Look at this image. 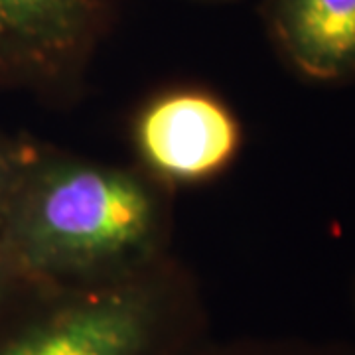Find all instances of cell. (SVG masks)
I'll return each mask as SVG.
<instances>
[{
  "instance_id": "cell-5",
  "label": "cell",
  "mask_w": 355,
  "mask_h": 355,
  "mask_svg": "<svg viewBox=\"0 0 355 355\" xmlns=\"http://www.w3.org/2000/svg\"><path fill=\"white\" fill-rule=\"evenodd\" d=\"M261 20L298 79L320 87L355 81V0H263Z\"/></svg>"
},
{
  "instance_id": "cell-9",
  "label": "cell",
  "mask_w": 355,
  "mask_h": 355,
  "mask_svg": "<svg viewBox=\"0 0 355 355\" xmlns=\"http://www.w3.org/2000/svg\"><path fill=\"white\" fill-rule=\"evenodd\" d=\"M198 2H209V4H223V2H233V0H198Z\"/></svg>"
},
{
  "instance_id": "cell-10",
  "label": "cell",
  "mask_w": 355,
  "mask_h": 355,
  "mask_svg": "<svg viewBox=\"0 0 355 355\" xmlns=\"http://www.w3.org/2000/svg\"><path fill=\"white\" fill-rule=\"evenodd\" d=\"M352 304H354V314H355V282H354V291H352Z\"/></svg>"
},
{
  "instance_id": "cell-6",
  "label": "cell",
  "mask_w": 355,
  "mask_h": 355,
  "mask_svg": "<svg viewBox=\"0 0 355 355\" xmlns=\"http://www.w3.org/2000/svg\"><path fill=\"white\" fill-rule=\"evenodd\" d=\"M46 153L34 140L0 135V237L34 168Z\"/></svg>"
},
{
  "instance_id": "cell-3",
  "label": "cell",
  "mask_w": 355,
  "mask_h": 355,
  "mask_svg": "<svg viewBox=\"0 0 355 355\" xmlns=\"http://www.w3.org/2000/svg\"><path fill=\"white\" fill-rule=\"evenodd\" d=\"M121 0H0V89H40L83 71Z\"/></svg>"
},
{
  "instance_id": "cell-2",
  "label": "cell",
  "mask_w": 355,
  "mask_h": 355,
  "mask_svg": "<svg viewBox=\"0 0 355 355\" xmlns=\"http://www.w3.org/2000/svg\"><path fill=\"white\" fill-rule=\"evenodd\" d=\"M32 302L0 334V355H184L182 294L140 270L89 284H32Z\"/></svg>"
},
{
  "instance_id": "cell-4",
  "label": "cell",
  "mask_w": 355,
  "mask_h": 355,
  "mask_svg": "<svg viewBox=\"0 0 355 355\" xmlns=\"http://www.w3.org/2000/svg\"><path fill=\"white\" fill-rule=\"evenodd\" d=\"M235 113L202 89H174L144 105L135 123V144L144 166L172 184L207 182L241 150Z\"/></svg>"
},
{
  "instance_id": "cell-1",
  "label": "cell",
  "mask_w": 355,
  "mask_h": 355,
  "mask_svg": "<svg viewBox=\"0 0 355 355\" xmlns=\"http://www.w3.org/2000/svg\"><path fill=\"white\" fill-rule=\"evenodd\" d=\"M160 223L142 176L48 150L0 243L28 282L89 284L144 270Z\"/></svg>"
},
{
  "instance_id": "cell-7",
  "label": "cell",
  "mask_w": 355,
  "mask_h": 355,
  "mask_svg": "<svg viewBox=\"0 0 355 355\" xmlns=\"http://www.w3.org/2000/svg\"><path fill=\"white\" fill-rule=\"evenodd\" d=\"M233 355H355L354 349L340 345H314V343H266Z\"/></svg>"
},
{
  "instance_id": "cell-8",
  "label": "cell",
  "mask_w": 355,
  "mask_h": 355,
  "mask_svg": "<svg viewBox=\"0 0 355 355\" xmlns=\"http://www.w3.org/2000/svg\"><path fill=\"white\" fill-rule=\"evenodd\" d=\"M24 284H28V280L20 275L10 254L0 243V306L6 304Z\"/></svg>"
}]
</instances>
